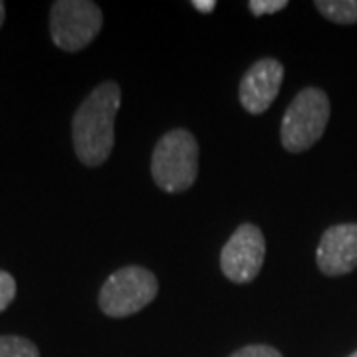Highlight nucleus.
I'll return each instance as SVG.
<instances>
[{"mask_svg": "<svg viewBox=\"0 0 357 357\" xmlns=\"http://www.w3.org/2000/svg\"><path fill=\"white\" fill-rule=\"evenodd\" d=\"M103 26L102 8L89 0H58L52 4L50 34L64 52H79L91 44Z\"/></svg>", "mask_w": 357, "mask_h": 357, "instance_id": "nucleus-5", "label": "nucleus"}, {"mask_svg": "<svg viewBox=\"0 0 357 357\" xmlns=\"http://www.w3.org/2000/svg\"><path fill=\"white\" fill-rule=\"evenodd\" d=\"M284 79V66L274 58H262L244 74L238 88V98L248 114H264L276 100Z\"/></svg>", "mask_w": 357, "mask_h": 357, "instance_id": "nucleus-7", "label": "nucleus"}, {"mask_svg": "<svg viewBox=\"0 0 357 357\" xmlns=\"http://www.w3.org/2000/svg\"><path fill=\"white\" fill-rule=\"evenodd\" d=\"M330 121V98L324 89L304 88L288 105L282 119V147L290 153H304L324 135Z\"/></svg>", "mask_w": 357, "mask_h": 357, "instance_id": "nucleus-3", "label": "nucleus"}, {"mask_svg": "<svg viewBox=\"0 0 357 357\" xmlns=\"http://www.w3.org/2000/svg\"><path fill=\"white\" fill-rule=\"evenodd\" d=\"M4 2H0V28H2V22H4Z\"/></svg>", "mask_w": 357, "mask_h": 357, "instance_id": "nucleus-15", "label": "nucleus"}, {"mask_svg": "<svg viewBox=\"0 0 357 357\" xmlns=\"http://www.w3.org/2000/svg\"><path fill=\"white\" fill-rule=\"evenodd\" d=\"M119 103V86L114 82H105L93 89L77 107L72 121V139L77 159L86 167L103 165L114 151V126Z\"/></svg>", "mask_w": 357, "mask_h": 357, "instance_id": "nucleus-1", "label": "nucleus"}, {"mask_svg": "<svg viewBox=\"0 0 357 357\" xmlns=\"http://www.w3.org/2000/svg\"><path fill=\"white\" fill-rule=\"evenodd\" d=\"M151 175L161 191L191 189L199 175V143L187 129H171L157 141L151 157Z\"/></svg>", "mask_w": 357, "mask_h": 357, "instance_id": "nucleus-2", "label": "nucleus"}, {"mask_svg": "<svg viewBox=\"0 0 357 357\" xmlns=\"http://www.w3.org/2000/svg\"><path fill=\"white\" fill-rule=\"evenodd\" d=\"M286 6H288L286 0H252V2H248V8L255 16L280 13Z\"/></svg>", "mask_w": 357, "mask_h": 357, "instance_id": "nucleus-12", "label": "nucleus"}, {"mask_svg": "<svg viewBox=\"0 0 357 357\" xmlns=\"http://www.w3.org/2000/svg\"><path fill=\"white\" fill-rule=\"evenodd\" d=\"M16 296V280L8 272L0 270V314L13 304Z\"/></svg>", "mask_w": 357, "mask_h": 357, "instance_id": "nucleus-11", "label": "nucleus"}, {"mask_svg": "<svg viewBox=\"0 0 357 357\" xmlns=\"http://www.w3.org/2000/svg\"><path fill=\"white\" fill-rule=\"evenodd\" d=\"M266 256V241L256 225H241L220 252V270L234 284H248L258 276Z\"/></svg>", "mask_w": 357, "mask_h": 357, "instance_id": "nucleus-6", "label": "nucleus"}, {"mask_svg": "<svg viewBox=\"0 0 357 357\" xmlns=\"http://www.w3.org/2000/svg\"><path fill=\"white\" fill-rule=\"evenodd\" d=\"M230 357H282V354L270 345H246Z\"/></svg>", "mask_w": 357, "mask_h": 357, "instance_id": "nucleus-13", "label": "nucleus"}, {"mask_svg": "<svg viewBox=\"0 0 357 357\" xmlns=\"http://www.w3.org/2000/svg\"><path fill=\"white\" fill-rule=\"evenodd\" d=\"M321 274L345 276L357 268V225H335L324 232L316 250Z\"/></svg>", "mask_w": 357, "mask_h": 357, "instance_id": "nucleus-8", "label": "nucleus"}, {"mask_svg": "<svg viewBox=\"0 0 357 357\" xmlns=\"http://www.w3.org/2000/svg\"><path fill=\"white\" fill-rule=\"evenodd\" d=\"M319 14L335 24H356L357 0H318L314 2Z\"/></svg>", "mask_w": 357, "mask_h": 357, "instance_id": "nucleus-9", "label": "nucleus"}, {"mask_svg": "<svg viewBox=\"0 0 357 357\" xmlns=\"http://www.w3.org/2000/svg\"><path fill=\"white\" fill-rule=\"evenodd\" d=\"M0 357H40V351L26 337L0 335Z\"/></svg>", "mask_w": 357, "mask_h": 357, "instance_id": "nucleus-10", "label": "nucleus"}, {"mask_svg": "<svg viewBox=\"0 0 357 357\" xmlns=\"http://www.w3.org/2000/svg\"><path fill=\"white\" fill-rule=\"evenodd\" d=\"M192 8H197L199 13L208 14L217 8V2H215V0H195V2H192Z\"/></svg>", "mask_w": 357, "mask_h": 357, "instance_id": "nucleus-14", "label": "nucleus"}, {"mask_svg": "<svg viewBox=\"0 0 357 357\" xmlns=\"http://www.w3.org/2000/svg\"><path fill=\"white\" fill-rule=\"evenodd\" d=\"M159 292V282L151 270L126 266L114 272L100 290V307L109 318H128L149 306Z\"/></svg>", "mask_w": 357, "mask_h": 357, "instance_id": "nucleus-4", "label": "nucleus"}, {"mask_svg": "<svg viewBox=\"0 0 357 357\" xmlns=\"http://www.w3.org/2000/svg\"><path fill=\"white\" fill-rule=\"evenodd\" d=\"M349 357H357V351H356V354H351V356H349Z\"/></svg>", "mask_w": 357, "mask_h": 357, "instance_id": "nucleus-16", "label": "nucleus"}]
</instances>
